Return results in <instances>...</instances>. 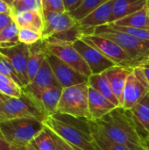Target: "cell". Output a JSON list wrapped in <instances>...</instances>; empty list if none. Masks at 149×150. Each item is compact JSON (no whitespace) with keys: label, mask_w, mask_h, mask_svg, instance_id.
Masks as SVG:
<instances>
[{"label":"cell","mask_w":149,"mask_h":150,"mask_svg":"<svg viewBox=\"0 0 149 150\" xmlns=\"http://www.w3.org/2000/svg\"><path fill=\"white\" fill-rule=\"evenodd\" d=\"M43 123L78 150H95L87 119L55 113L47 117Z\"/></svg>","instance_id":"cell-1"},{"label":"cell","mask_w":149,"mask_h":150,"mask_svg":"<svg viewBox=\"0 0 149 150\" xmlns=\"http://www.w3.org/2000/svg\"><path fill=\"white\" fill-rule=\"evenodd\" d=\"M112 141L123 144L145 147L127 110L119 106L98 120H94Z\"/></svg>","instance_id":"cell-2"},{"label":"cell","mask_w":149,"mask_h":150,"mask_svg":"<svg viewBox=\"0 0 149 150\" xmlns=\"http://www.w3.org/2000/svg\"><path fill=\"white\" fill-rule=\"evenodd\" d=\"M44 128V123L33 118L0 121V131L11 146H27Z\"/></svg>","instance_id":"cell-3"},{"label":"cell","mask_w":149,"mask_h":150,"mask_svg":"<svg viewBox=\"0 0 149 150\" xmlns=\"http://www.w3.org/2000/svg\"><path fill=\"white\" fill-rule=\"evenodd\" d=\"M92 33L116 42L139 66L144 63L149 57V42L140 40L126 33L114 29L108 24L94 28Z\"/></svg>","instance_id":"cell-4"},{"label":"cell","mask_w":149,"mask_h":150,"mask_svg":"<svg viewBox=\"0 0 149 150\" xmlns=\"http://www.w3.org/2000/svg\"><path fill=\"white\" fill-rule=\"evenodd\" d=\"M88 82L64 88L57 107V113L90 120L88 107Z\"/></svg>","instance_id":"cell-5"},{"label":"cell","mask_w":149,"mask_h":150,"mask_svg":"<svg viewBox=\"0 0 149 150\" xmlns=\"http://www.w3.org/2000/svg\"><path fill=\"white\" fill-rule=\"evenodd\" d=\"M18 118H33L42 122L47 118L38 103L26 92L18 98H9L0 104V121Z\"/></svg>","instance_id":"cell-6"},{"label":"cell","mask_w":149,"mask_h":150,"mask_svg":"<svg viewBox=\"0 0 149 150\" xmlns=\"http://www.w3.org/2000/svg\"><path fill=\"white\" fill-rule=\"evenodd\" d=\"M81 39L98 49L105 57H107L116 65L131 68L139 66L137 62H134L119 45L108 38L91 33L83 34Z\"/></svg>","instance_id":"cell-7"},{"label":"cell","mask_w":149,"mask_h":150,"mask_svg":"<svg viewBox=\"0 0 149 150\" xmlns=\"http://www.w3.org/2000/svg\"><path fill=\"white\" fill-rule=\"evenodd\" d=\"M148 93V80L143 69L141 66H137L133 68L127 77L123 91V104L121 107L125 110L132 109Z\"/></svg>","instance_id":"cell-8"},{"label":"cell","mask_w":149,"mask_h":150,"mask_svg":"<svg viewBox=\"0 0 149 150\" xmlns=\"http://www.w3.org/2000/svg\"><path fill=\"white\" fill-rule=\"evenodd\" d=\"M45 42L47 52L57 56L65 63L75 69L79 73L90 76L92 75L88 64L80 53L70 43H48Z\"/></svg>","instance_id":"cell-9"},{"label":"cell","mask_w":149,"mask_h":150,"mask_svg":"<svg viewBox=\"0 0 149 150\" xmlns=\"http://www.w3.org/2000/svg\"><path fill=\"white\" fill-rule=\"evenodd\" d=\"M46 58L54 72L58 83L63 89L88 82V76L79 73L57 56L47 52Z\"/></svg>","instance_id":"cell-10"},{"label":"cell","mask_w":149,"mask_h":150,"mask_svg":"<svg viewBox=\"0 0 149 150\" xmlns=\"http://www.w3.org/2000/svg\"><path fill=\"white\" fill-rule=\"evenodd\" d=\"M74 47L80 53L83 60L88 64L92 74H100L116 65L105 57L98 49L88 44L82 39L73 43Z\"/></svg>","instance_id":"cell-11"},{"label":"cell","mask_w":149,"mask_h":150,"mask_svg":"<svg viewBox=\"0 0 149 150\" xmlns=\"http://www.w3.org/2000/svg\"><path fill=\"white\" fill-rule=\"evenodd\" d=\"M0 54L9 59L12 64L22 87L29 83L27 76V62L29 57V46L19 43L8 48H0Z\"/></svg>","instance_id":"cell-12"},{"label":"cell","mask_w":149,"mask_h":150,"mask_svg":"<svg viewBox=\"0 0 149 150\" xmlns=\"http://www.w3.org/2000/svg\"><path fill=\"white\" fill-rule=\"evenodd\" d=\"M44 28L42 39L45 40L55 33L66 31L78 24L69 12H54L44 10L42 12Z\"/></svg>","instance_id":"cell-13"},{"label":"cell","mask_w":149,"mask_h":150,"mask_svg":"<svg viewBox=\"0 0 149 150\" xmlns=\"http://www.w3.org/2000/svg\"><path fill=\"white\" fill-rule=\"evenodd\" d=\"M54 86L61 85L58 83L47 58H45L34 79L26 86L23 87V91L29 94L37 102L38 98L45 90Z\"/></svg>","instance_id":"cell-14"},{"label":"cell","mask_w":149,"mask_h":150,"mask_svg":"<svg viewBox=\"0 0 149 150\" xmlns=\"http://www.w3.org/2000/svg\"><path fill=\"white\" fill-rule=\"evenodd\" d=\"M115 2L116 0H108L78 22L85 31V34H90L94 28L108 24Z\"/></svg>","instance_id":"cell-15"},{"label":"cell","mask_w":149,"mask_h":150,"mask_svg":"<svg viewBox=\"0 0 149 150\" xmlns=\"http://www.w3.org/2000/svg\"><path fill=\"white\" fill-rule=\"evenodd\" d=\"M88 107L91 120H98L118 106L102 95L99 91L89 86Z\"/></svg>","instance_id":"cell-16"},{"label":"cell","mask_w":149,"mask_h":150,"mask_svg":"<svg viewBox=\"0 0 149 150\" xmlns=\"http://www.w3.org/2000/svg\"><path fill=\"white\" fill-rule=\"evenodd\" d=\"M128 113L143 142L149 134V97L142 98L132 109L127 110Z\"/></svg>","instance_id":"cell-17"},{"label":"cell","mask_w":149,"mask_h":150,"mask_svg":"<svg viewBox=\"0 0 149 150\" xmlns=\"http://www.w3.org/2000/svg\"><path fill=\"white\" fill-rule=\"evenodd\" d=\"M12 18L18 27L28 28L42 34L44 23L40 12L25 8L12 9Z\"/></svg>","instance_id":"cell-18"},{"label":"cell","mask_w":149,"mask_h":150,"mask_svg":"<svg viewBox=\"0 0 149 150\" xmlns=\"http://www.w3.org/2000/svg\"><path fill=\"white\" fill-rule=\"evenodd\" d=\"M133 68L114 65L105 71V74L111 84V87L121 104H123V91L128 76L133 71Z\"/></svg>","instance_id":"cell-19"},{"label":"cell","mask_w":149,"mask_h":150,"mask_svg":"<svg viewBox=\"0 0 149 150\" xmlns=\"http://www.w3.org/2000/svg\"><path fill=\"white\" fill-rule=\"evenodd\" d=\"M88 125L95 150H128L127 146L110 139L94 120H88Z\"/></svg>","instance_id":"cell-20"},{"label":"cell","mask_w":149,"mask_h":150,"mask_svg":"<svg viewBox=\"0 0 149 150\" xmlns=\"http://www.w3.org/2000/svg\"><path fill=\"white\" fill-rule=\"evenodd\" d=\"M46 55L47 50L43 40L29 46V57L27 62V76L29 83H31L36 76Z\"/></svg>","instance_id":"cell-21"},{"label":"cell","mask_w":149,"mask_h":150,"mask_svg":"<svg viewBox=\"0 0 149 150\" xmlns=\"http://www.w3.org/2000/svg\"><path fill=\"white\" fill-rule=\"evenodd\" d=\"M62 90L63 88L61 86H54L45 90L38 98L37 103L47 117L53 116L57 113V107Z\"/></svg>","instance_id":"cell-22"},{"label":"cell","mask_w":149,"mask_h":150,"mask_svg":"<svg viewBox=\"0 0 149 150\" xmlns=\"http://www.w3.org/2000/svg\"><path fill=\"white\" fill-rule=\"evenodd\" d=\"M148 0H116L108 24L138 11L147 5Z\"/></svg>","instance_id":"cell-23"},{"label":"cell","mask_w":149,"mask_h":150,"mask_svg":"<svg viewBox=\"0 0 149 150\" xmlns=\"http://www.w3.org/2000/svg\"><path fill=\"white\" fill-rule=\"evenodd\" d=\"M88 84L90 87L99 91L118 107L121 106V104L115 96L105 72L100 74H92L88 78Z\"/></svg>","instance_id":"cell-24"},{"label":"cell","mask_w":149,"mask_h":150,"mask_svg":"<svg viewBox=\"0 0 149 150\" xmlns=\"http://www.w3.org/2000/svg\"><path fill=\"white\" fill-rule=\"evenodd\" d=\"M116 25L120 26H128V27H135L141 29H149V16L147 5L141 10L135 11L128 16H126L114 23Z\"/></svg>","instance_id":"cell-25"},{"label":"cell","mask_w":149,"mask_h":150,"mask_svg":"<svg viewBox=\"0 0 149 150\" xmlns=\"http://www.w3.org/2000/svg\"><path fill=\"white\" fill-rule=\"evenodd\" d=\"M83 34H85V31L78 23L74 27L68 29L66 31L55 33L43 40L46 42H48V43H70V44H73L75 41L81 39V37Z\"/></svg>","instance_id":"cell-26"},{"label":"cell","mask_w":149,"mask_h":150,"mask_svg":"<svg viewBox=\"0 0 149 150\" xmlns=\"http://www.w3.org/2000/svg\"><path fill=\"white\" fill-rule=\"evenodd\" d=\"M18 26L14 20L0 33V48H8L19 44Z\"/></svg>","instance_id":"cell-27"},{"label":"cell","mask_w":149,"mask_h":150,"mask_svg":"<svg viewBox=\"0 0 149 150\" xmlns=\"http://www.w3.org/2000/svg\"><path fill=\"white\" fill-rule=\"evenodd\" d=\"M0 92L10 98H18L23 93V88L11 77L0 74Z\"/></svg>","instance_id":"cell-28"},{"label":"cell","mask_w":149,"mask_h":150,"mask_svg":"<svg viewBox=\"0 0 149 150\" xmlns=\"http://www.w3.org/2000/svg\"><path fill=\"white\" fill-rule=\"evenodd\" d=\"M28 145L32 150H55L54 142L46 127Z\"/></svg>","instance_id":"cell-29"},{"label":"cell","mask_w":149,"mask_h":150,"mask_svg":"<svg viewBox=\"0 0 149 150\" xmlns=\"http://www.w3.org/2000/svg\"><path fill=\"white\" fill-rule=\"evenodd\" d=\"M108 0H84L83 3L75 11L69 12L70 15L76 20L80 21L90 12H92L95 9L107 2Z\"/></svg>","instance_id":"cell-30"},{"label":"cell","mask_w":149,"mask_h":150,"mask_svg":"<svg viewBox=\"0 0 149 150\" xmlns=\"http://www.w3.org/2000/svg\"><path fill=\"white\" fill-rule=\"evenodd\" d=\"M18 40L20 43L25 44V45H32L35 44L40 40H42V34L24 27H18Z\"/></svg>","instance_id":"cell-31"},{"label":"cell","mask_w":149,"mask_h":150,"mask_svg":"<svg viewBox=\"0 0 149 150\" xmlns=\"http://www.w3.org/2000/svg\"><path fill=\"white\" fill-rule=\"evenodd\" d=\"M0 74L11 77V79H13L16 83H18L22 87L12 64L11 63L9 59L7 57H5L4 55H3L2 54H0Z\"/></svg>","instance_id":"cell-32"},{"label":"cell","mask_w":149,"mask_h":150,"mask_svg":"<svg viewBox=\"0 0 149 150\" xmlns=\"http://www.w3.org/2000/svg\"><path fill=\"white\" fill-rule=\"evenodd\" d=\"M11 8L12 9L25 8L31 11L40 12L41 14L43 12V10L38 0H17L12 4Z\"/></svg>","instance_id":"cell-33"},{"label":"cell","mask_w":149,"mask_h":150,"mask_svg":"<svg viewBox=\"0 0 149 150\" xmlns=\"http://www.w3.org/2000/svg\"><path fill=\"white\" fill-rule=\"evenodd\" d=\"M46 128L47 129L50 136L52 137V139H53V141L54 142L55 150H78L76 148H75L73 145H71L70 143H68L65 140H63L61 137H60L57 134H55L51 129H49L48 127H46Z\"/></svg>","instance_id":"cell-34"},{"label":"cell","mask_w":149,"mask_h":150,"mask_svg":"<svg viewBox=\"0 0 149 150\" xmlns=\"http://www.w3.org/2000/svg\"><path fill=\"white\" fill-rule=\"evenodd\" d=\"M44 10L54 12H66L63 0H47Z\"/></svg>","instance_id":"cell-35"},{"label":"cell","mask_w":149,"mask_h":150,"mask_svg":"<svg viewBox=\"0 0 149 150\" xmlns=\"http://www.w3.org/2000/svg\"><path fill=\"white\" fill-rule=\"evenodd\" d=\"M83 1L84 0H63L66 11L71 12L76 10L83 3Z\"/></svg>","instance_id":"cell-36"},{"label":"cell","mask_w":149,"mask_h":150,"mask_svg":"<svg viewBox=\"0 0 149 150\" xmlns=\"http://www.w3.org/2000/svg\"><path fill=\"white\" fill-rule=\"evenodd\" d=\"M12 21H13V18L11 16L8 14L0 13V33Z\"/></svg>","instance_id":"cell-37"},{"label":"cell","mask_w":149,"mask_h":150,"mask_svg":"<svg viewBox=\"0 0 149 150\" xmlns=\"http://www.w3.org/2000/svg\"><path fill=\"white\" fill-rule=\"evenodd\" d=\"M0 13L8 14L12 17V8L4 0H0Z\"/></svg>","instance_id":"cell-38"},{"label":"cell","mask_w":149,"mask_h":150,"mask_svg":"<svg viewBox=\"0 0 149 150\" xmlns=\"http://www.w3.org/2000/svg\"><path fill=\"white\" fill-rule=\"evenodd\" d=\"M11 146L8 143L0 131V150H11Z\"/></svg>","instance_id":"cell-39"},{"label":"cell","mask_w":149,"mask_h":150,"mask_svg":"<svg viewBox=\"0 0 149 150\" xmlns=\"http://www.w3.org/2000/svg\"><path fill=\"white\" fill-rule=\"evenodd\" d=\"M140 66L143 69V70L145 72V75H146V76H147V78H148L149 82V63L148 62H144V63L141 64Z\"/></svg>","instance_id":"cell-40"},{"label":"cell","mask_w":149,"mask_h":150,"mask_svg":"<svg viewBox=\"0 0 149 150\" xmlns=\"http://www.w3.org/2000/svg\"><path fill=\"white\" fill-rule=\"evenodd\" d=\"M128 150H148L145 147H141V146H136L133 144H129L127 145Z\"/></svg>","instance_id":"cell-41"},{"label":"cell","mask_w":149,"mask_h":150,"mask_svg":"<svg viewBox=\"0 0 149 150\" xmlns=\"http://www.w3.org/2000/svg\"><path fill=\"white\" fill-rule=\"evenodd\" d=\"M11 150H32L29 145L27 146H11Z\"/></svg>","instance_id":"cell-42"},{"label":"cell","mask_w":149,"mask_h":150,"mask_svg":"<svg viewBox=\"0 0 149 150\" xmlns=\"http://www.w3.org/2000/svg\"><path fill=\"white\" fill-rule=\"evenodd\" d=\"M10 97H8V96H6V95H4V94H3V93L0 92V104H2L3 102H4L5 100H7Z\"/></svg>","instance_id":"cell-43"},{"label":"cell","mask_w":149,"mask_h":150,"mask_svg":"<svg viewBox=\"0 0 149 150\" xmlns=\"http://www.w3.org/2000/svg\"><path fill=\"white\" fill-rule=\"evenodd\" d=\"M144 146H145V148L149 150V134L148 136L145 139V141H144Z\"/></svg>","instance_id":"cell-44"},{"label":"cell","mask_w":149,"mask_h":150,"mask_svg":"<svg viewBox=\"0 0 149 150\" xmlns=\"http://www.w3.org/2000/svg\"><path fill=\"white\" fill-rule=\"evenodd\" d=\"M39 1V3H40V6H41V8H42V10L44 9V6H45V4H46V1L47 0H38Z\"/></svg>","instance_id":"cell-45"},{"label":"cell","mask_w":149,"mask_h":150,"mask_svg":"<svg viewBox=\"0 0 149 150\" xmlns=\"http://www.w3.org/2000/svg\"><path fill=\"white\" fill-rule=\"evenodd\" d=\"M4 2H6L9 5H11H11H12V4H13L15 1H17V0H4Z\"/></svg>","instance_id":"cell-46"},{"label":"cell","mask_w":149,"mask_h":150,"mask_svg":"<svg viewBox=\"0 0 149 150\" xmlns=\"http://www.w3.org/2000/svg\"><path fill=\"white\" fill-rule=\"evenodd\" d=\"M147 8H148V16H149V0L147 1Z\"/></svg>","instance_id":"cell-47"},{"label":"cell","mask_w":149,"mask_h":150,"mask_svg":"<svg viewBox=\"0 0 149 150\" xmlns=\"http://www.w3.org/2000/svg\"><path fill=\"white\" fill-rule=\"evenodd\" d=\"M145 62H148V63H149V57H148V60H147V61H146Z\"/></svg>","instance_id":"cell-48"},{"label":"cell","mask_w":149,"mask_h":150,"mask_svg":"<svg viewBox=\"0 0 149 150\" xmlns=\"http://www.w3.org/2000/svg\"><path fill=\"white\" fill-rule=\"evenodd\" d=\"M148 97H149V93H148Z\"/></svg>","instance_id":"cell-49"}]
</instances>
